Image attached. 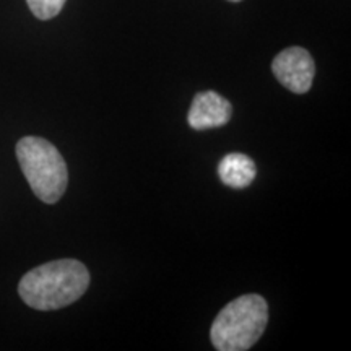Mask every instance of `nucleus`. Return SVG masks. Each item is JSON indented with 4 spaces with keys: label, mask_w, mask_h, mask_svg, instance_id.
Returning <instances> with one entry per match:
<instances>
[{
    "label": "nucleus",
    "mask_w": 351,
    "mask_h": 351,
    "mask_svg": "<svg viewBox=\"0 0 351 351\" xmlns=\"http://www.w3.org/2000/svg\"><path fill=\"white\" fill-rule=\"evenodd\" d=\"M15 152L34 195L44 204L59 202L67 189L69 171L54 145L41 137H23Z\"/></svg>",
    "instance_id": "7ed1b4c3"
},
{
    "label": "nucleus",
    "mask_w": 351,
    "mask_h": 351,
    "mask_svg": "<svg viewBox=\"0 0 351 351\" xmlns=\"http://www.w3.org/2000/svg\"><path fill=\"white\" fill-rule=\"evenodd\" d=\"M276 80L296 95H304L313 86L315 64L313 56L302 47L293 46L280 52L271 62Z\"/></svg>",
    "instance_id": "20e7f679"
},
{
    "label": "nucleus",
    "mask_w": 351,
    "mask_h": 351,
    "mask_svg": "<svg viewBox=\"0 0 351 351\" xmlns=\"http://www.w3.org/2000/svg\"><path fill=\"white\" fill-rule=\"evenodd\" d=\"M90 287V271L82 262L62 258L43 263L20 280L19 293L26 306L56 311L80 300Z\"/></svg>",
    "instance_id": "f257e3e1"
},
{
    "label": "nucleus",
    "mask_w": 351,
    "mask_h": 351,
    "mask_svg": "<svg viewBox=\"0 0 351 351\" xmlns=\"http://www.w3.org/2000/svg\"><path fill=\"white\" fill-rule=\"evenodd\" d=\"M256 174V163L244 153H230L218 165L219 179L231 189H245L251 186Z\"/></svg>",
    "instance_id": "423d86ee"
},
{
    "label": "nucleus",
    "mask_w": 351,
    "mask_h": 351,
    "mask_svg": "<svg viewBox=\"0 0 351 351\" xmlns=\"http://www.w3.org/2000/svg\"><path fill=\"white\" fill-rule=\"evenodd\" d=\"M67 0H26L29 10L38 20H51L62 10Z\"/></svg>",
    "instance_id": "0eeeda50"
},
{
    "label": "nucleus",
    "mask_w": 351,
    "mask_h": 351,
    "mask_svg": "<svg viewBox=\"0 0 351 351\" xmlns=\"http://www.w3.org/2000/svg\"><path fill=\"white\" fill-rule=\"evenodd\" d=\"M267 324V301L261 295H244L219 311L210 339L218 351H245L257 343Z\"/></svg>",
    "instance_id": "f03ea898"
},
{
    "label": "nucleus",
    "mask_w": 351,
    "mask_h": 351,
    "mask_svg": "<svg viewBox=\"0 0 351 351\" xmlns=\"http://www.w3.org/2000/svg\"><path fill=\"white\" fill-rule=\"evenodd\" d=\"M228 2H234L236 3V2H241V0H228Z\"/></svg>",
    "instance_id": "6e6552de"
},
{
    "label": "nucleus",
    "mask_w": 351,
    "mask_h": 351,
    "mask_svg": "<svg viewBox=\"0 0 351 351\" xmlns=\"http://www.w3.org/2000/svg\"><path fill=\"white\" fill-rule=\"evenodd\" d=\"M231 116L232 106L230 101L215 91H202L192 101L187 122L194 130H208L228 124Z\"/></svg>",
    "instance_id": "39448f33"
}]
</instances>
